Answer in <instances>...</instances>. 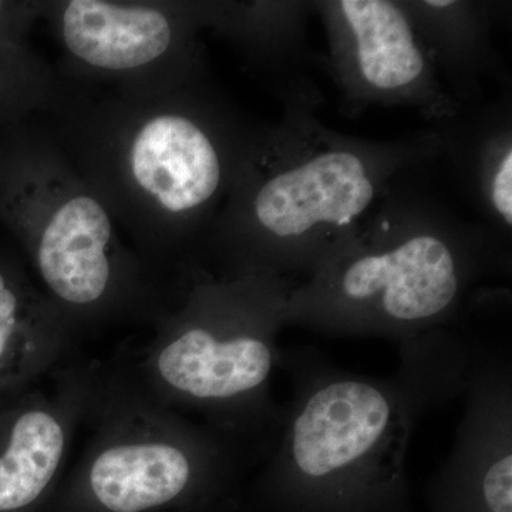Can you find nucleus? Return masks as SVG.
<instances>
[{
    "mask_svg": "<svg viewBox=\"0 0 512 512\" xmlns=\"http://www.w3.org/2000/svg\"><path fill=\"white\" fill-rule=\"evenodd\" d=\"M399 345L387 377L342 369L308 346L281 349L292 397L256 481L266 500L296 512H389L402 503L417 423L463 394L473 340L444 329Z\"/></svg>",
    "mask_w": 512,
    "mask_h": 512,
    "instance_id": "obj_1",
    "label": "nucleus"
},
{
    "mask_svg": "<svg viewBox=\"0 0 512 512\" xmlns=\"http://www.w3.org/2000/svg\"><path fill=\"white\" fill-rule=\"evenodd\" d=\"M256 138L220 237L222 269L309 278L356 237L399 175L444 156L443 130L402 140L346 136L318 117L311 89ZM299 284V282H298Z\"/></svg>",
    "mask_w": 512,
    "mask_h": 512,
    "instance_id": "obj_2",
    "label": "nucleus"
},
{
    "mask_svg": "<svg viewBox=\"0 0 512 512\" xmlns=\"http://www.w3.org/2000/svg\"><path fill=\"white\" fill-rule=\"evenodd\" d=\"M399 175L342 251L293 288L286 326L330 338L406 340L453 329L473 291L510 268V245Z\"/></svg>",
    "mask_w": 512,
    "mask_h": 512,
    "instance_id": "obj_3",
    "label": "nucleus"
},
{
    "mask_svg": "<svg viewBox=\"0 0 512 512\" xmlns=\"http://www.w3.org/2000/svg\"><path fill=\"white\" fill-rule=\"evenodd\" d=\"M194 279L183 305L158 322L134 360L116 369L160 406L200 417L262 461L284 416L272 376L298 282L225 269L220 276Z\"/></svg>",
    "mask_w": 512,
    "mask_h": 512,
    "instance_id": "obj_4",
    "label": "nucleus"
},
{
    "mask_svg": "<svg viewBox=\"0 0 512 512\" xmlns=\"http://www.w3.org/2000/svg\"><path fill=\"white\" fill-rule=\"evenodd\" d=\"M82 457L40 512H200L256 458L224 434L165 409L116 367L96 366Z\"/></svg>",
    "mask_w": 512,
    "mask_h": 512,
    "instance_id": "obj_5",
    "label": "nucleus"
},
{
    "mask_svg": "<svg viewBox=\"0 0 512 512\" xmlns=\"http://www.w3.org/2000/svg\"><path fill=\"white\" fill-rule=\"evenodd\" d=\"M313 8L328 33L326 69L346 113L359 114L369 106L412 107L444 126L463 114L406 2L326 0L313 2Z\"/></svg>",
    "mask_w": 512,
    "mask_h": 512,
    "instance_id": "obj_6",
    "label": "nucleus"
},
{
    "mask_svg": "<svg viewBox=\"0 0 512 512\" xmlns=\"http://www.w3.org/2000/svg\"><path fill=\"white\" fill-rule=\"evenodd\" d=\"M50 382L19 393L0 414V512H40L56 493L89 416L96 366L77 357Z\"/></svg>",
    "mask_w": 512,
    "mask_h": 512,
    "instance_id": "obj_7",
    "label": "nucleus"
},
{
    "mask_svg": "<svg viewBox=\"0 0 512 512\" xmlns=\"http://www.w3.org/2000/svg\"><path fill=\"white\" fill-rule=\"evenodd\" d=\"M110 245L109 215L86 195L64 202L37 241V271L76 340L114 315L133 291Z\"/></svg>",
    "mask_w": 512,
    "mask_h": 512,
    "instance_id": "obj_8",
    "label": "nucleus"
},
{
    "mask_svg": "<svg viewBox=\"0 0 512 512\" xmlns=\"http://www.w3.org/2000/svg\"><path fill=\"white\" fill-rule=\"evenodd\" d=\"M224 138L200 119L161 114L134 137L130 168L144 192L174 214H194L220 195L227 178Z\"/></svg>",
    "mask_w": 512,
    "mask_h": 512,
    "instance_id": "obj_9",
    "label": "nucleus"
},
{
    "mask_svg": "<svg viewBox=\"0 0 512 512\" xmlns=\"http://www.w3.org/2000/svg\"><path fill=\"white\" fill-rule=\"evenodd\" d=\"M407 9L447 89L461 104L476 99L488 77L505 76L491 39L494 3L409 0Z\"/></svg>",
    "mask_w": 512,
    "mask_h": 512,
    "instance_id": "obj_10",
    "label": "nucleus"
},
{
    "mask_svg": "<svg viewBox=\"0 0 512 512\" xmlns=\"http://www.w3.org/2000/svg\"><path fill=\"white\" fill-rule=\"evenodd\" d=\"M444 154L453 160L468 194L483 214L481 224L510 245L512 228L511 106L500 104L476 119L443 128Z\"/></svg>",
    "mask_w": 512,
    "mask_h": 512,
    "instance_id": "obj_11",
    "label": "nucleus"
},
{
    "mask_svg": "<svg viewBox=\"0 0 512 512\" xmlns=\"http://www.w3.org/2000/svg\"><path fill=\"white\" fill-rule=\"evenodd\" d=\"M63 37L84 63L128 70L163 56L173 43V28L156 9L73 0L63 13Z\"/></svg>",
    "mask_w": 512,
    "mask_h": 512,
    "instance_id": "obj_12",
    "label": "nucleus"
},
{
    "mask_svg": "<svg viewBox=\"0 0 512 512\" xmlns=\"http://www.w3.org/2000/svg\"><path fill=\"white\" fill-rule=\"evenodd\" d=\"M77 340L50 302L0 269V390L19 394L77 359Z\"/></svg>",
    "mask_w": 512,
    "mask_h": 512,
    "instance_id": "obj_13",
    "label": "nucleus"
},
{
    "mask_svg": "<svg viewBox=\"0 0 512 512\" xmlns=\"http://www.w3.org/2000/svg\"><path fill=\"white\" fill-rule=\"evenodd\" d=\"M0 9H2V3H0Z\"/></svg>",
    "mask_w": 512,
    "mask_h": 512,
    "instance_id": "obj_14",
    "label": "nucleus"
}]
</instances>
